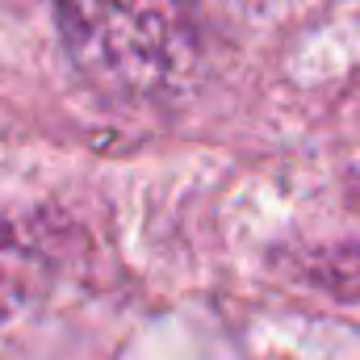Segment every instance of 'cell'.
Here are the masks:
<instances>
[{
	"mask_svg": "<svg viewBox=\"0 0 360 360\" xmlns=\"http://www.w3.org/2000/svg\"><path fill=\"white\" fill-rule=\"evenodd\" d=\"M80 80L109 101H164L197 72V25L184 0H51Z\"/></svg>",
	"mask_w": 360,
	"mask_h": 360,
	"instance_id": "6da1fadb",
	"label": "cell"
},
{
	"mask_svg": "<svg viewBox=\"0 0 360 360\" xmlns=\"http://www.w3.org/2000/svg\"><path fill=\"white\" fill-rule=\"evenodd\" d=\"M352 197H356V205H360V172H352Z\"/></svg>",
	"mask_w": 360,
	"mask_h": 360,
	"instance_id": "7a4b0ae2",
	"label": "cell"
}]
</instances>
